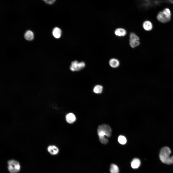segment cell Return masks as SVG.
Segmentation results:
<instances>
[{"label":"cell","mask_w":173,"mask_h":173,"mask_svg":"<svg viewBox=\"0 0 173 173\" xmlns=\"http://www.w3.org/2000/svg\"><path fill=\"white\" fill-rule=\"evenodd\" d=\"M111 130L108 125L103 124L99 126L97 129V133L100 142L104 144H106L108 142V140L106 138L110 137L111 135Z\"/></svg>","instance_id":"1"},{"label":"cell","mask_w":173,"mask_h":173,"mask_svg":"<svg viewBox=\"0 0 173 173\" xmlns=\"http://www.w3.org/2000/svg\"><path fill=\"white\" fill-rule=\"evenodd\" d=\"M171 151L167 147H164L161 149L159 157L161 161L163 163L167 164H173V155L170 156Z\"/></svg>","instance_id":"2"},{"label":"cell","mask_w":173,"mask_h":173,"mask_svg":"<svg viewBox=\"0 0 173 173\" xmlns=\"http://www.w3.org/2000/svg\"><path fill=\"white\" fill-rule=\"evenodd\" d=\"M8 168L11 173H18L20 170V166L19 162L14 160L8 161Z\"/></svg>","instance_id":"3"},{"label":"cell","mask_w":173,"mask_h":173,"mask_svg":"<svg viewBox=\"0 0 173 173\" xmlns=\"http://www.w3.org/2000/svg\"><path fill=\"white\" fill-rule=\"evenodd\" d=\"M85 64L83 62H78L77 61L72 62L70 69L72 71H78L84 68Z\"/></svg>","instance_id":"4"},{"label":"cell","mask_w":173,"mask_h":173,"mask_svg":"<svg viewBox=\"0 0 173 173\" xmlns=\"http://www.w3.org/2000/svg\"><path fill=\"white\" fill-rule=\"evenodd\" d=\"M48 152L51 155H56L58 154L59 152L58 148L54 145H50L47 148Z\"/></svg>","instance_id":"5"},{"label":"cell","mask_w":173,"mask_h":173,"mask_svg":"<svg viewBox=\"0 0 173 173\" xmlns=\"http://www.w3.org/2000/svg\"><path fill=\"white\" fill-rule=\"evenodd\" d=\"M65 119L67 123L69 124H72L74 123L76 121V117L73 113H70L66 115Z\"/></svg>","instance_id":"6"},{"label":"cell","mask_w":173,"mask_h":173,"mask_svg":"<svg viewBox=\"0 0 173 173\" xmlns=\"http://www.w3.org/2000/svg\"><path fill=\"white\" fill-rule=\"evenodd\" d=\"M157 18L159 21L163 23H166L170 21L166 18L162 11H160L158 13Z\"/></svg>","instance_id":"7"},{"label":"cell","mask_w":173,"mask_h":173,"mask_svg":"<svg viewBox=\"0 0 173 173\" xmlns=\"http://www.w3.org/2000/svg\"><path fill=\"white\" fill-rule=\"evenodd\" d=\"M144 29L147 31H150L152 29L153 25L152 23L149 20H146L142 24Z\"/></svg>","instance_id":"8"},{"label":"cell","mask_w":173,"mask_h":173,"mask_svg":"<svg viewBox=\"0 0 173 173\" xmlns=\"http://www.w3.org/2000/svg\"><path fill=\"white\" fill-rule=\"evenodd\" d=\"M126 31L124 29L122 28L117 29L115 31V34L119 37L124 36L126 34Z\"/></svg>","instance_id":"9"},{"label":"cell","mask_w":173,"mask_h":173,"mask_svg":"<svg viewBox=\"0 0 173 173\" xmlns=\"http://www.w3.org/2000/svg\"><path fill=\"white\" fill-rule=\"evenodd\" d=\"M141 164L140 160L137 158L133 159L131 162V166L133 169H136L140 166Z\"/></svg>","instance_id":"10"},{"label":"cell","mask_w":173,"mask_h":173,"mask_svg":"<svg viewBox=\"0 0 173 173\" xmlns=\"http://www.w3.org/2000/svg\"><path fill=\"white\" fill-rule=\"evenodd\" d=\"M110 66L112 67L116 68L118 67L119 65V61L115 58H112L111 59L109 62Z\"/></svg>","instance_id":"11"},{"label":"cell","mask_w":173,"mask_h":173,"mask_svg":"<svg viewBox=\"0 0 173 173\" xmlns=\"http://www.w3.org/2000/svg\"><path fill=\"white\" fill-rule=\"evenodd\" d=\"M52 34L54 37L56 38H59L61 36V31L59 28L56 27L53 29Z\"/></svg>","instance_id":"12"},{"label":"cell","mask_w":173,"mask_h":173,"mask_svg":"<svg viewBox=\"0 0 173 173\" xmlns=\"http://www.w3.org/2000/svg\"><path fill=\"white\" fill-rule=\"evenodd\" d=\"M24 37L27 40H32L34 38V34L30 30L27 31L25 33L24 35Z\"/></svg>","instance_id":"13"},{"label":"cell","mask_w":173,"mask_h":173,"mask_svg":"<svg viewBox=\"0 0 173 173\" xmlns=\"http://www.w3.org/2000/svg\"><path fill=\"white\" fill-rule=\"evenodd\" d=\"M110 171L111 173H119L118 167L117 165L115 164H111L110 168Z\"/></svg>","instance_id":"14"},{"label":"cell","mask_w":173,"mask_h":173,"mask_svg":"<svg viewBox=\"0 0 173 173\" xmlns=\"http://www.w3.org/2000/svg\"><path fill=\"white\" fill-rule=\"evenodd\" d=\"M162 12L166 18L170 21L171 19V13L170 10L168 8H166Z\"/></svg>","instance_id":"15"},{"label":"cell","mask_w":173,"mask_h":173,"mask_svg":"<svg viewBox=\"0 0 173 173\" xmlns=\"http://www.w3.org/2000/svg\"><path fill=\"white\" fill-rule=\"evenodd\" d=\"M103 88V87L101 86L97 85L94 87L93 89V91L96 93H100L102 92Z\"/></svg>","instance_id":"16"},{"label":"cell","mask_w":173,"mask_h":173,"mask_svg":"<svg viewBox=\"0 0 173 173\" xmlns=\"http://www.w3.org/2000/svg\"><path fill=\"white\" fill-rule=\"evenodd\" d=\"M129 43L130 46L133 48L139 46L140 44L139 41L136 40H130Z\"/></svg>","instance_id":"17"},{"label":"cell","mask_w":173,"mask_h":173,"mask_svg":"<svg viewBox=\"0 0 173 173\" xmlns=\"http://www.w3.org/2000/svg\"><path fill=\"white\" fill-rule=\"evenodd\" d=\"M118 141L119 143L122 144H124L127 142L125 136H119Z\"/></svg>","instance_id":"18"},{"label":"cell","mask_w":173,"mask_h":173,"mask_svg":"<svg viewBox=\"0 0 173 173\" xmlns=\"http://www.w3.org/2000/svg\"><path fill=\"white\" fill-rule=\"evenodd\" d=\"M130 40H136L139 41V37L135 33H131L130 35Z\"/></svg>","instance_id":"19"},{"label":"cell","mask_w":173,"mask_h":173,"mask_svg":"<svg viewBox=\"0 0 173 173\" xmlns=\"http://www.w3.org/2000/svg\"><path fill=\"white\" fill-rule=\"evenodd\" d=\"M47 4L52 5L53 4L56 0H43Z\"/></svg>","instance_id":"20"}]
</instances>
